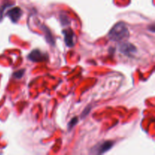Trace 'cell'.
Listing matches in <instances>:
<instances>
[{
	"label": "cell",
	"instance_id": "2",
	"mask_svg": "<svg viewBox=\"0 0 155 155\" xmlns=\"http://www.w3.org/2000/svg\"><path fill=\"white\" fill-rule=\"evenodd\" d=\"M114 144V142L113 141H106V142H101V143H99L92 148V152L93 154H104V153L109 151L113 147Z\"/></svg>",
	"mask_w": 155,
	"mask_h": 155
},
{
	"label": "cell",
	"instance_id": "11",
	"mask_svg": "<svg viewBox=\"0 0 155 155\" xmlns=\"http://www.w3.org/2000/svg\"><path fill=\"white\" fill-rule=\"evenodd\" d=\"M6 6H3V7H0V21L2 20V12L3 11H4V9L5 8Z\"/></svg>",
	"mask_w": 155,
	"mask_h": 155
},
{
	"label": "cell",
	"instance_id": "1",
	"mask_svg": "<svg viewBox=\"0 0 155 155\" xmlns=\"http://www.w3.org/2000/svg\"><path fill=\"white\" fill-rule=\"evenodd\" d=\"M130 36L127 26L124 22H118L115 24L108 33L109 39L111 41H123Z\"/></svg>",
	"mask_w": 155,
	"mask_h": 155
},
{
	"label": "cell",
	"instance_id": "3",
	"mask_svg": "<svg viewBox=\"0 0 155 155\" xmlns=\"http://www.w3.org/2000/svg\"><path fill=\"white\" fill-rule=\"evenodd\" d=\"M27 58L33 62H39L46 60L47 54L42 53L40 50L35 49L28 54Z\"/></svg>",
	"mask_w": 155,
	"mask_h": 155
},
{
	"label": "cell",
	"instance_id": "8",
	"mask_svg": "<svg viewBox=\"0 0 155 155\" xmlns=\"http://www.w3.org/2000/svg\"><path fill=\"white\" fill-rule=\"evenodd\" d=\"M77 122H78V118L77 117H74L72 120H71V121H70L69 123H68V130H71V129L73 128V127H74V126L76 125V124H77Z\"/></svg>",
	"mask_w": 155,
	"mask_h": 155
},
{
	"label": "cell",
	"instance_id": "5",
	"mask_svg": "<svg viewBox=\"0 0 155 155\" xmlns=\"http://www.w3.org/2000/svg\"><path fill=\"white\" fill-rule=\"evenodd\" d=\"M7 15L12 20V22L17 23L22 15V11L19 7H15L7 12Z\"/></svg>",
	"mask_w": 155,
	"mask_h": 155
},
{
	"label": "cell",
	"instance_id": "7",
	"mask_svg": "<svg viewBox=\"0 0 155 155\" xmlns=\"http://www.w3.org/2000/svg\"><path fill=\"white\" fill-rule=\"evenodd\" d=\"M44 30H45V38H46V40L48 41V42H49L50 44H54V39H53L52 36H51V32L49 31V30H48L47 27H45L44 28Z\"/></svg>",
	"mask_w": 155,
	"mask_h": 155
},
{
	"label": "cell",
	"instance_id": "4",
	"mask_svg": "<svg viewBox=\"0 0 155 155\" xmlns=\"http://www.w3.org/2000/svg\"><path fill=\"white\" fill-rule=\"evenodd\" d=\"M119 50L121 53L126 54V55H131V54L135 53L136 51V47L131 43L127 42H121L119 45Z\"/></svg>",
	"mask_w": 155,
	"mask_h": 155
},
{
	"label": "cell",
	"instance_id": "9",
	"mask_svg": "<svg viewBox=\"0 0 155 155\" xmlns=\"http://www.w3.org/2000/svg\"><path fill=\"white\" fill-rule=\"evenodd\" d=\"M24 72H25V71H24V70H20V71L15 72V74H13V76L15 77V78L20 79V78H21L23 76H24Z\"/></svg>",
	"mask_w": 155,
	"mask_h": 155
},
{
	"label": "cell",
	"instance_id": "10",
	"mask_svg": "<svg viewBox=\"0 0 155 155\" xmlns=\"http://www.w3.org/2000/svg\"><path fill=\"white\" fill-rule=\"evenodd\" d=\"M90 110H91L90 106H87V107H86V108L84 109V110L83 111V113H82V115H81L82 117H83V118L86 117L87 116V115L89 114V112H90Z\"/></svg>",
	"mask_w": 155,
	"mask_h": 155
},
{
	"label": "cell",
	"instance_id": "6",
	"mask_svg": "<svg viewBox=\"0 0 155 155\" xmlns=\"http://www.w3.org/2000/svg\"><path fill=\"white\" fill-rule=\"evenodd\" d=\"M64 33V42L65 44L68 45V47H73L75 44L74 42V31L71 29H68V30H63Z\"/></svg>",
	"mask_w": 155,
	"mask_h": 155
}]
</instances>
